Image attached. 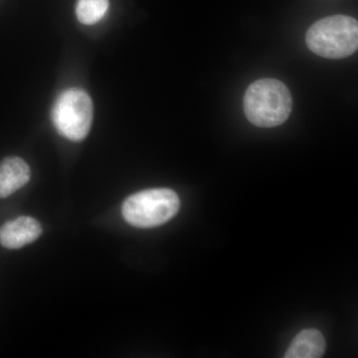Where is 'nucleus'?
Returning a JSON list of instances; mask_svg holds the SVG:
<instances>
[{"instance_id":"4","label":"nucleus","mask_w":358,"mask_h":358,"mask_svg":"<svg viewBox=\"0 0 358 358\" xmlns=\"http://www.w3.org/2000/svg\"><path fill=\"white\" fill-rule=\"evenodd\" d=\"M93 115L92 99L80 89L63 92L52 110V120L58 133L72 141L86 138L91 129Z\"/></svg>"},{"instance_id":"2","label":"nucleus","mask_w":358,"mask_h":358,"mask_svg":"<svg viewBox=\"0 0 358 358\" xmlns=\"http://www.w3.org/2000/svg\"><path fill=\"white\" fill-rule=\"evenodd\" d=\"M307 46L322 58L352 56L358 48V22L346 15H334L317 20L306 34Z\"/></svg>"},{"instance_id":"8","label":"nucleus","mask_w":358,"mask_h":358,"mask_svg":"<svg viewBox=\"0 0 358 358\" xmlns=\"http://www.w3.org/2000/svg\"><path fill=\"white\" fill-rule=\"evenodd\" d=\"M108 8L109 0H78V20L85 25L96 24L106 15Z\"/></svg>"},{"instance_id":"6","label":"nucleus","mask_w":358,"mask_h":358,"mask_svg":"<svg viewBox=\"0 0 358 358\" xmlns=\"http://www.w3.org/2000/svg\"><path fill=\"white\" fill-rule=\"evenodd\" d=\"M31 178L30 167L18 157H6L0 162V199H6L27 185Z\"/></svg>"},{"instance_id":"5","label":"nucleus","mask_w":358,"mask_h":358,"mask_svg":"<svg viewBox=\"0 0 358 358\" xmlns=\"http://www.w3.org/2000/svg\"><path fill=\"white\" fill-rule=\"evenodd\" d=\"M42 234L41 224L29 216L7 221L0 227V244L7 249H20Z\"/></svg>"},{"instance_id":"7","label":"nucleus","mask_w":358,"mask_h":358,"mask_svg":"<svg viewBox=\"0 0 358 358\" xmlns=\"http://www.w3.org/2000/svg\"><path fill=\"white\" fill-rule=\"evenodd\" d=\"M326 339L317 329H305L296 334L285 358H320L326 352Z\"/></svg>"},{"instance_id":"3","label":"nucleus","mask_w":358,"mask_h":358,"mask_svg":"<svg viewBox=\"0 0 358 358\" xmlns=\"http://www.w3.org/2000/svg\"><path fill=\"white\" fill-rule=\"evenodd\" d=\"M180 200L169 188H152L134 193L124 200L122 216L131 226L152 228L162 225L178 214Z\"/></svg>"},{"instance_id":"1","label":"nucleus","mask_w":358,"mask_h":358,"mask_svg":"<svg viewBox=\"0 0 358 358\" xmlns=\"http://www.w3.org/2000/svg\"><path fill=\"white\" fill-rule=\"evenodd\" d=\"M293 109L291 92L279 80H257L246 90L244 112L248 121L260 128H274L289 119Z\"/></svg>"}]
</instances>
